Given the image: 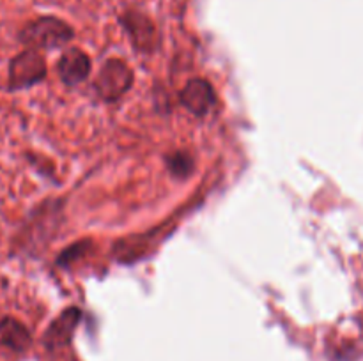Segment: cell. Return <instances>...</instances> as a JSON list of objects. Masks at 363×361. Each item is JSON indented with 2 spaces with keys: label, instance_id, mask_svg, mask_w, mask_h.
<instances>
[{
  "label": "cell",
  "instance_id": "obj_5",
  "mask_svg": "<svg viewBox=\"0 0 363 361\" xmlns=\"http://www.w3.org/2000/svg\"><path fill=\"white\" fill-rule=\"evenodd\" d=\"M181 103L195 115L202 117L213 110L216 103V94L213 85L204 78H195L181 91Z\"/></svg>",
  "mask_w": 363,
  "mask_h": 361
},
{
  "label": "cell",
  "instance_id": "obj_2",
  "mask_svg": "<svg viewBox=\"0 0 363 361\" xmlns=\"http://www.w3.org/2000/svg\"><path fill=\"white\" fill-rule=\"evenodd\" d=\"M46 76V62L38 50H23L13 57L9 62V78L7 88L9 91H23L32 85L43 81Z\"/></svg>",
  "mask_w": 363,
  "mask_h": 361
},
{
  "label": "cell",
  "instance_id": "obj_9",
  "mask_svg": "<svg viewBox=\"0 0 363 361\" xmlns=\"http://www.w3.org/2000/svg\"><path fill=\"white\" fill-rule=\"evenodd\" d=\"M165 161L170 172L176 177H181V179H184V177L194 172V158L184 151H177L174 154L167 156Z\"/></svg>",
  "mask_w": 363,
  "mask_h": 361
},
{
  "label": "cell",
  "instance_id": "obj_1",
  "mask_svg": "<svg viewBox=\"0 0 363 361\" xmlns=\"http://www.w3.org/2000/svg\"><path fill=\"white\" fill-rule=\"evenodd\" d=\"M74 32L66 21L55 16H41L20 30L18 38L30 50H53L67 45Z\"/></svg>",
  "mask_w": 363,
  "mask_h": 361
},
{
  "label": "cell",
  "instance_id": "obj_6",
  "mask_svg": "<svg viewBox=\"0 0 363 361\" xmlns=\"http://www.w3.org/2000/svg\"><path fill=\"white\" fill-rule=\"evenodd\" d=\"M57 71L64 84L78 85L87 80V76L91 74V59L82 50L71 48L60 57Z\"/></svg>",
  "mask_w": 363,
  "mask_h": 361
},
{
  "label": "cell",
  "instance_id": "obj_3",
  "mask_svg": "<svg viewBox=\"0 0 363 361\" xmlns=\"http://www.w3.org/2000/svg\"><path fill=\"white\" fill-rule=\"evenodd\" d=\"M133 84V71L119 59L106 60L96 76V91L105 101H116L126 94Z\"/></svg>",
  "mask_w": 363,
  "mask_h": 361
},
{
  "label": "cell",
  "instance_id": "obj_4",
  "mask_svg": "<svg viewBox=\"0 0 363 361\" xmlns=\"http://www.w3.org/2000/svg\"><path fill=\"white\" fill-rule=\"evenodd\" d=\"M121 23L126 28L131 42L137 50L145 53H151L158 45V34L156 27L145 14L137 13V11H128L121 16Z\"/></svg>",
  "mask_w": 363,
  "mask_h": 361
},
{
  "label": "cell",
  "instance_id": "obj_7",
  "mask_svg": "<svg viewBox=\"0 0 363 361\" xmlns=\"http://www.w3.org/2000/svg\"><path fill=\"white\" fill-rule=\"evenodd\" d=\"M82 319V311L77 306H71L64 310L55 321L50 324V328L45 333V343L53 349V347H62L71 342L74 329Z\"/></svg>",
  "mask_w": 363,
  "mask_h": 361
},
{
  "label": "cell",
  "instance_id": "obj_8",
  "mask_svg": "<svg viewBox=\"0 0 363 361\" xmlns=\"http://www.w3.org/2000/svg\"><path fill=\"white\" fill-rule=\"evenodd\" d=\"M30 331L14 317L0 319V347L11 353H25L30 347Z\"/></svg>",
  "mask_w": 363,
  "mask_h": 361
},
{
  "label": "cell",
  "instance_id": "obj_10",
  "mask_svg": "<svg viewBox=\"0 0 363 361\" xmlns=\"http://www.w3.org/2000/svg\"><path fill=\"white\" fill-rule=\"evenodd\" d=\"M87 246H89V243H77V244H73L71 248H67V250H64V253L59 257V264H69L73 258L84 255V250Z\"/></svg>",
  "mask_w": 363,
  "mask_h": 361
}]
</instances>
